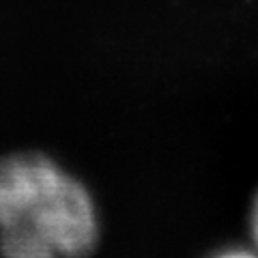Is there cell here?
Returning <instances> with one entry per match:
<instances>
[{"mask_svg":"<svg viewBox=\"0 0 258 258\" xmlns=\"http://www.w3.org/2000/svg\"><path fill=\"white\" fill-rule=\"evenodd\" d=\"M0 228L28 230L60 258H84L99 243L91 191L43 153L0 157Z\"/></svg>","mask_w":258,"mask_h":258,"instance_id":"cell-1","label":"cell"},{"mask_svg":"<svg viewBox=\"0 0 258 258\" xmlns=\"http://www.w3.org/2000/svg\"><path fill=\"white\" fill-rule=\"evenodd\" d=\"M0 256L3 258H60L43 239L20 228H0Z\"/></svg>","mask_w":258,"mask_h":258,"instance_id":"cell-2","label":"cell"},{"mask_svg":"<svg viewBox=\"0 0 258 258\" xmlns=\"http://www.w3.org/2000/svg\"><path fill=\"white\" fill-rule=\"evenodd\" d=\"M215 258H258V254L249 252V249H226V252L217 254Z\"/></svg>","mask_w":258,"mask_h":258,"instance_id":"cell-3","label":"cell"},{"mask_svg":"<svg viewBox=\"0 0 258 258\" xmlns=\"http://www.w3.org/2000/svg\"><path fill=\"white\" fill-rule=\"evenodd\" d=\"M252 237H254V243L258 247V196H256L254 207H252Z\"/></svg>","mask_w":258,"mask_h":258,"instance_id":"cell-4","label":"cell"}]
</instances>
